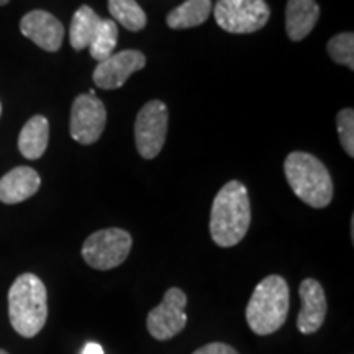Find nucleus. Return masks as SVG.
<instances>
[{"label": "nucleus", "instance_id": "obj_5", "mask_svg": "<svg viewBox=\"0 0 354 354\" xmlns=\"http://www.w3.org/2000/svg\"><path fill=\"white\" fill-rule=\"evenodd\" d=\"M133 246L131 234L122 228L92 233L82 245V258L97 271H110L125 263Z\"/></svg>", "mask_w": 354, "mask_h": 354}, {"label": "nucleus", "instance_id": "obj_17", "mask_svg": "<svg viewBox=\"0 0 354 354\" xmlns=\"http://www.w3.org/2000/svg\"><path fill=\"white\" fill-rule=\"evenodd\" d=\"M100 17L92 10L88 6L79 7L76 13H74L73 20H71V30H69V41L74 50L81 51L88 48L92 38L99 28Z\"/></svg>", "mask_w": 354, "mask_h": 354}, {"label": "nucleus", "instance_id": "obj_26", "mask_svg": "<svg viewBox=\"0 0 354 354\" xmlns=\"http://www.w3.org/2000/svg\"><path fill=\"white\" fill-rule=\"evenodd\" d=\"M0 115H2V104H0Z\"/></svg>", "mask_w": 354, "mask_h": 354}, {"label": "nucleus", "instance_id": "obj_23", "mask_svg": "<svg viewBox=\"0 0 354 354\" xmlns=\"http://www.w3.org/2000/svg\"><path fill=\"white\" fill-rule=\"evenodd\" d=\"M82 354H104V348L99 343H87L82 349Z\"/></svg>", "mask_w": 354, "mask_h": 354}, {"label": "nucleus", "instance_id": "obj_12", "mask_svg": "<svg viewBox=\"0 0 354 354\" xmlns=\"http://www.w3.org/2000/svg\"><path fill=\"white\" fill-rule=\"evenodd\" d=\"M299 295L302 308L297 318V328L304 335L317 333L326 317L325 290L315 279H305L299 287Z\"/></svg>", "mask_w": 354, "mask_h": 354}, {"label": "nucleus", "instance_id": "obj_10", "mask_svg": "<svg viewBox=\"0 0 354 354\" xmlns=\"http://www.w3.org/2000/svg\"><path fill=\"white\" fill-rule=\"evenodd\" d=\"M146 66V57L141 51L125 50L100 61L94 69V82L104 91L120 88L131 74L138 73Z\"/></svg>", "mask_w": 354, "mask_h": 354}, {"label": "nucleus", "instance_id": "obj_21", "mask_svg": "<svg viewBox=\"0 0 354 354\" xmlns=\"http://www.w3.org/2000/svg\"><path fill=\"white\" fill-rule=\"evenodd\" d=\"M336 127H338V136L342 141L344 151L349 158L354 156V110L343 109L336 117Z\"/></svg>", "mask_w": 354, "mask_h": 354}, {"label": "nucleus", "instance_id": "obj_22", "mask_svg": "<svg viewBox=\"0 0 354 354\" xmlns=\"http://www.w3.org/2000/svg\"><path fill=\"white\" fill-rule=\"evenodd\" d=\"M192 354H240L234 349L233 346H230L227 343H220V342H215V343H209L205 344V346L198 348L194 351Z\"/></svg>", "mask_w": 354, "mask_h": 354}, {"label": "nucleus", "instance_id": "obj_9", "mask_svg": "<svg viewBox=\"0 0 354 354\" xmlns=\"http://www.w3.org/2000/svg\"><path fill=\"white\" fill-rule=\"evenodd\" d=\"M107 123V110L95 95L81 94L71 109L69 133L81 145H94L104 133Z\"/></svg>", "mask_w": 354, "mask_h": 354}, {"label": "nucleus", "instance_id": "obj_2", "mask_svg": "<svg viewBox=\"0 0 354 354\" xmlns=\"http://www.w3.org/2000/svg\"><path fill=\"white\" fill-rule=\"evenodd\" d=\"M8 318L24 338H33L43 330L48 318V292L38 276L25 272L13 281L8 290Z\"/></svg>", "mask_w": 354, "mask_h": 354}, {"label": "nucleus", "instance_id": "obj_15", "mask_svg": "<svg viewBox=\"0 0 354 354\" xmlns=\"http://www.w3.org/2000/svg\"><path fill=\"white\" fill-rule=\"evenodd\" d=\"M50 140V122L43 115H35L25 123L19 135V149L26 159H39Z\"/></svg>", "mask_w": 354, "mask_h": 354}, {"label": "nucleus", "instance_id": "obj_3", "mask_svg": "<svg viewBox=\"0 0 354 354\" xmlns=\"http://www.w3.org/2000/svg\"><path fill=\"white\" fill-rule=\"evenodd\" d=\"M290 290L281 276L264 277L256 286L246 307V322L256 335L276 333L289 315Z\"/></svg>", "mask_w": 354, "mask_h": 354}, {"label": "nucleus", "instance_id": "obj_6", "mask_svg": "<svg viewBox=\"0 0 354 354\" xmlns=\"http://www.w3.org/2000/svg\"><path fill=\"white\" fill-rule=\"evenodd\" d=\"M212 12L216 25L234 35L258 32L271 17L266 0H218Z\"/></svg>", "mask_w": 354, "mask_h": 354}, {"label": "nucleus", "instance_id": "obj_20", "mask_svg": "<svg viewBox=\"0 0 354 354\" xmlns=\"http://www.w3.org/2000/svg\"><path fill=\"white\" fill-rule=\"evenodd\" d=\"M326 50L336 64L354 69V35L351 32L339 33L331 38Z\"/></svg>", "mask_w": 354, "mask_h": 354}, {"label": "nucleus", "instance_id": "obj_4", "mask_svg": "<svg viewBox=\"0 0 354 354\" xmlns=\"http://www.w3.org/2000/svg\"><path fill=\"white\" fill-rule=\"evenodd\" d=\"M284 172L292 192L300 201L325 209L333 198V180L328 169L317 156L304 151H294L286 158Z\"/></svg>", "mask_w": 354, "mask_h": 354}, {"label": "nucleus", "instance_id": "obj_8", "mask_svg": "<svg viewBox=\"0 0 354 354\" xmlns=\"http://www.w3.org/2000/svg\"><path fill=\"white\" fill-rule=\"evenodd\" d=\"M167 133V107L165 102L151 100L140 110L135 120L136 149L145 159L161 153Z\"/></svg>", "mask_w": 354, "mask_h": 354}, {"label": "nucleus", "instance_id": "obj_14", "mask_svg": "<svg viewBox=\"0 0 354 354\" xmlns=\"http://www.w3.org/2000/svg\"><path fill=\"white\" fill-rule=\"evenodd\" d=\"M320 19L317 0H289L286 7V30L292 41L307 38Z\"/></svg>", "mask_w": 354, "mask_h": 354}, {"label": "nucleus", "instance_id": "obj_11", "mask_svg": "<svg viewBox=\"0 0 354 354\" xmlns=\"http://www.w3.org/2000/svg\"><path fill=\"white\" fill-rule=\"evenodd\" d=\"M20 32L48 53L59 51L64 39V26L46 10H32L20 20Z\"/></svg>", "mask_w": 354, "mask_h": 354}, {"label": "nucleus", "instance_id": "obj_24", "mask_svg": "<svg viewBox=\"0 0 354 354\" xmlns=\"http://www.w3.org/2000/svg\"><path fill=\"white\" fill-rule=\"evenodd\" d=\"M8 2H10V0H0V7H2V6H7Z\"/></svg>", "mask_w": 354, "mask_h": 354}, {"label": "nucleus", "instance_id": "obj_13", "mask_svg": "<svg viewBox=\"0 0 354 354\" xmlns=\"http://www.w3.org/2000/svg\"><path fill=\"white\" fill-rule=\"evenodd\" d=\"M41 179L33 167L19 166L0 179V202L13 205L28 201L38 192Z\"/></svg>", "mask_w": 354, "mask_h": 354}, {"label": "nucleus", "instance_id": "obj_25", "mask_svg": "<svg viewBox=\"0 0 354 354\" xmlns=\"http://www.w3.org/2000/svg\"><path fill=\"white\" fill-rule=\"evenodd\" d=\"M0 354H8L7 351H3V349H0Z\"/></svg>", "mask_w": 354, "mask_h": 354}, {"label": "nucleus", "instance_id": "obj_18", "mask_svg": "<svg viewBox=\"0 0 354 354\" xmlns=\"http://www.w3.org/2000/svg\"><path fill=\"white\" fill-rule=\"evenodd\" d=\"M109 12L115 21L130 32H141L148 24L145 10L136 0H109Z\"/></svg>", "mask_w": 354, "mask_h": 354}, {"label": "nucleus", "instance_id": "obj_7", "mask_svg": "<svg viewBox=\"0 0 354 354\" xmlns=\"http://www.w3.org/2000/svg\"><path fill=\"white\" fill-rule=\"evenodd\" d=\"M187 295L179 287H171L162 297L161 304L154 307L146 318V328L158 342L174 338L187 326Z\"/></svg>", "mask_w": 354, "mask_h": 354}, {"label": "nucleus", "instance_id": "obj_16", "mask_svg": "<svg viewBox=\"0 0 354 354\" xmlns=\"http://www.w3.org/2000/svg\"><path fill=\"white\" fill-rule=\"evenodd\" d=\"M212 10H214L212 0H185L167 13V26L172 30L196 28L209 20Z\"/></svg>", "mask_w": 354, "mask_h": 354}, {"label": "nucleus", "instance_id": "obj_19", "mask_svg": "<svg viewBox=\"0 0 354 354\" xmlns=\"http://www.w3.org/2000/svg\"><path fill=\"white\" fill-rule=\"evenodd\" d=\"M118 41V26L113 20L102 19L99 28L88 44V51L95 61H104L113 55V50L117 48Z\"/></svg>", "mask_w": 354, "mask_h": 354}, {"label": "nucleus", "instance_id": "obj_1", "mask_svg": "<svg viewBox=\"0 0 354 354\" xmlns=\"http://www.w3.org/2000/svg\"><path fill=\"white\" fill-rule=\"evenodd\" d=\"M251 225V202L246 185L230 180L214 198L210 214V234L220 248L236 246Z\"/></svg>", "mask_w": 354, "mask_h": 354}]
</instances>
